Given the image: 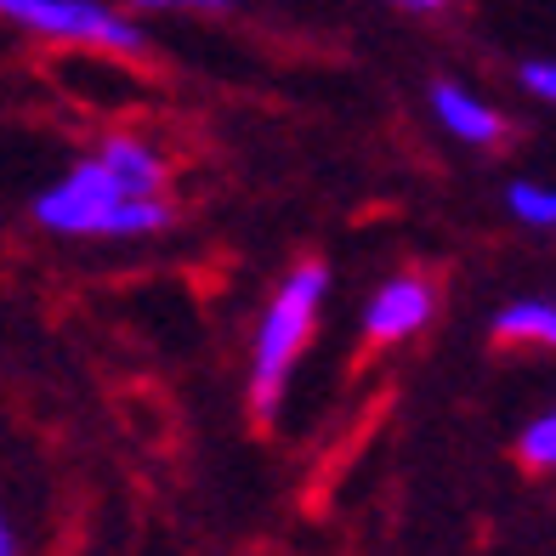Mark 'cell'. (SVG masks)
I'll use <instances>...</instances> for the list:
<instances>
[{
	"instance_id": "obj_1",
	"label": "cell",
	"mask_w": 556,
	"mask_h": 556,
	"mask_svg": "<svg viewBox=\"0 0 556 556\" xmlns=\"http://www.w3.org/2000/svg\"><path fill=\"white\" fill-rule=\"evenodd\" d=\"M35 222L52 239H86V244L160 239L176 222L165 148L137 131H109L58 182L35 193Z\"/></svg>"
},
{
	"instance_id": "obj_2",
	"label": "cell",
	"mask_w": 556,
	"mask_h": 556,
	"mask_svg": "<svg viewBox=\"0 0 556 556\" xmlns=\"http://www.w3.org/2000/svg\"><path fill=\"white\" fill-rule=\"evenodd\" d=\"M324 301H330V267L324 262H295L273 285V295L262 301L256 336H250V375H244L256 420H273L285 409V392H290L295 369H301V358H307V346L318 336Z\"/></svg>"
},
{
	"instance_id": "obj_3",
	"label": "cell",
	"mask_w": 556,
	"mask_h": 556,
	"mask_svg": "<svg viewBox=\"0 0 556 556\" xmlns=\"http://www.w3.org/2000/svg\"><path fill=\"white\" fill-rule=\"evenodd\" d=\"M0 17L12 29L52 40V46H86L103 58H142L148 35L137 17H125L109 0H0Z\"/></svg>"
},
{
	"instance_id": "obj_4",
	"label": "cell",
	"mask_w": 556,
	"mask_h": 556,
	"mask_svg": "<svg viewBox=\"0 0 556 556\" xmlns=\"http://www.w3.org/2000/svg\"><path fill=\"white\" fill-rule=\"evenodd\" d=\"M432 318H438V290H432V278H420V273H392V278H381V285L369 290L364 313H358V330H364L369 346H403V341H415Z\"/></svg>"
},
{
	"instance_id": "obj_5",
	"label": "cell",
	"mask_w": 556,
	"mask_h": 556,
	"mask_svg": "<svg viewBox=\"0 0 556 556\" xmlns=\"http://www.w3.org/2000/svg\"><path fill=\"white\" fill-rule=\"evenodd\" d=\"M426 109H432L438 131L454 137L460 148H494L505 137V114L489 103L483 91H471L466 80H432L426 91Z\"/></svg>"
},
{
	"instance_id": "obj_6",
	"label": "cell",
	"mask_w": 556,
	"mask_h": 556,
	"mask_svg": "<svg viewBox=\"0 0 556 556\" xmlns=\"http://www.w3.org/2000/svg\"><path fill=\"white\" fill-rule=\"evenodd\" d=\"M494 341L517 352H556V295H517L494 313Z\"/></svg>"
},
{
	"instance_id": "obj_7",
	"label": "cell",
	"mask_w": 556,
	"mask_h": 556,
	"mask_svg": "<svg viewBox=\"0 0 556 556\" xmlns=\"http://www.w3.org/2000/svg\"><path fill=\"white\" fill-rule=\"evenodd\" d=\"M505 216L528 233H556V182L545 176H517L511 188H505Z\"/></svg>"
},
{
	"instance_id": "obj_8",
	"label": "cell",
	"mask_w": 556,
	"mask_h": 556,
	"mask_svg": "<svg viewBox=\"0 0 556 556\" xmlns=\"http://www.w3.org/2000/svg\"><path fill=\"white\" fill-rule=\"evenodd\" d=\"M517 460L528 466V471H545V477H556V403L545 415H534L517 432Z\"/></svg>"
},
{
	"instance_id": "obj_9",
	"label": "cell",
	"mask_w": 556,
	"mask_h": 556,
	"mask_svg": "<svg viewBox=\"0 0 556 556\" xmlns=\"http://www.w3.org/2000/svg\"><path fill=\"white\" fill-rule=\"evenodd\" d=\"M517 86L534 97V103H551L556 109V58H528L517 68Z\"/></svg>"
},
{
	"instance_id": "obj_10",
	"label": "cell",
	"mask_w": 556,
	"mask_h": 556,
	"mask_svg": "<svg viewBox=\"0 0 556 556\" xmlns=\"http://www.w3.org/2000/svg\"><path fill=\"white\" fill-rule=\"evenodd\" d=\"M142 12H227L233 0H131Z\"/></svg>"
},
{
	"instance_id": "obj_11",
	"label": "cell",
	"mask_w": 556,
	"mask_h": 556,
	"mask_svg": "<svg viewBox=\"0 0 556 556\" xmlns=\"http://www.w3.org/2000/svg\"><path fill=\"white\" fill-rule=\"evenodd\" d=\"M23 545H17V522L7 517V505H0V556H17Z\"/></svg>"
},
{
	"instance_id": "obj_12",
	"label": "cell",
	"mask_w": 556,
	"mask_h": 556,
	"mask_svg": "<svg viewBox=\"0 0 556 556\" xmlns=\"http://www.w3.org/2000/svg\"><path fill=\"white\" fill-rule=\"evenodd\" d=\"M387 7H397V12H448L454 0H387Z\"/></svg>"
}]
</instances>
